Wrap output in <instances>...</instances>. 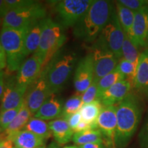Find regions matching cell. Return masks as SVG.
<instances>
[{
  "mask_svg": "<svg viewBox=\"0 0 148 148\" xmlns=\"http://www.w3.org/2000/svg\"><path fill=\"white\" fill-rule=\"evenodd\" d=\"M116 106L114 145L115 148H125L138 128L143 107L138 97L131 92Z\"/></svg>",
  "mask_w": 148,
  "mask_h": 148,
  "instance_id": "obj_1",
  "label": "cell"
},
{
  "mask_svg": "<svg viewBox=\"0 0 148 148\" xmlns=\"http://www.w3.org/2000/svg\"><path fill=\"white\" fill-rule=\"evenodd\" d=\"M115 10L110 1L95 0L84 16L73 27V35L85 42L97 40Z\"/></svg>",
  "mask_w": 148,
  "mask_h": 148,
  "instance_id": "obj_2",
  "label": "cell"
},
{
  "mask_svg": "<svg viewBox=\"0 0 148 148\" xmlns=\"http://www.w3.org/2000/svg\"><path fill=\"white\" fill-rule=\"evenodd\" d=\"M41 36L39 46L34 54L42 63V70L54 56L60 50L66 41L64 27L51 18L40 20Z\"/></svg>",
  "mask_w": 148,
  "mask_h": 148,
  "instance_id": "obj_3",
  "label": "cell"
},
{
  "mask_svg": "<svg viewBox=\"0 0 148 148\" xmlns=\"http://www.w3.org/2000/svg\"><path fill=\"white\" fill-rule=\"evenodd\" d=\"M77 60L75 53L60 50L42 70L41 74L45 77L51 93H57L64 87Z\"/></svg>",
  "mask_w": 148,
  "mask_h": 148,
  "instance_id": "obj_4",
  "label": "cell"
},
{
  "mask_svg": "<svg viewBox=\"0 0 148 148\" xmlns=\"http://www.w3.org/2000/svg\"><path fill=\"white\" fill-rule=\"evenodd\" d=\"M27 28L16 29L2 27L0 30V43L2 45L7 58L5 75H12L18 71L25 60L24 40Z\"/></svg>",
  "mask_w": 148,
  "mask_h": 148,
  "instance_id": "obj_5",
  "label": "cell"
},
{
  "mask_svg": "<svg viewBox=\"0 0 148 148\" xmlns=\"http://www.w3.org/2000/svg\"><path fill=\"white\" fill-rule=\"evenodd\" d=\"M46 9L41 3L34 1L32 4L10 10L3 18V27L22 29L46 17Z\"/></svg>",
  "mask_w": 148,
  "mask_h": 148,
  "instance_id": "obj_6",
  "label": "cell"
},
{
  "mask_svg": "<svg viewBox=\"0 0 148 148\" xmlns=\"http://www.w3.org/2000/svg\"><path fill=\"white\" fill-rule=\"evenodd\" d=\"M124 38L125 32L119 23L115 9L95 42L106 47L119 60L123 56L122 46Z\"/></svg>",
  "mask_w": 148,
  "mask_h": 148,
  "instance_id": "obj_7",
  "label": "cell"
},
{
  "mask_svg": "<svg viewBox=\"0 0 148 148\" xmlns=\"http://www.w3.org/2000/svg\"><path fill=\"white\" fill-rule=\"evenodd\" d=\"M93 0H62L55 3L59 23L64 27H74L87 12Z\"/></svg>",
  "mask_w": 148,
  "mask_h": 148,
  "instance_id": "obj_8",
  "label": "cell"
},
{
  "mask_svg": "<svg viewBox=\"0 0 148 148\" xmlns=\"http://www.w3.org/2000/svg\"><path fill=\"white\" fill-rule=\"evenodd\" d=\"M94 63V79L98 82L101 78L115 69L119 59L104 46L95 42L92 47Z\"/></svg>",
  "mask_w": 148,
  "mask_h": 148,
  "instance_id": "obj_9",
  "label": "cell"
},
{
  "mask_svg": "<svg viewBox=\"0 0 148 148\" xmlns=\"http://www.w3.org/2000/svg\"><path fill=\"white\" fill-rule=\"evenodd\" d=\"M27 88L18 84L16 75H5L4 90L1 99L0 111L16 108L21 106Z\"/></svg>",
  "mask_w": 148,
  "mask_h": 148,
  "instance_id": "obj_10",
  "label": "cell"
},
{
  "mask_svg": "<svg viewBox=\"0 0 148 148\" xmlns=\"http://www.w3.org/2000/svg\"><path fill=\"white\" fill-rule=\"evenodd\" d=\"M52 95L43 75L40 76L32 85L27 88L24 101L32 112L36 113L45 101Z\"/></svg>",
  "mask_w": 148,
  "mask_h": 148,
  "instance_id": "obj_11",
  "label": "cell"
},
{
  "mask_svg": "<svg viewBox=\"0 0 148 148\" xmlns=\"http://www.w3.org/2000/svg\"><path fill=\"white\" fill-rule=\"evenodd\" d=\"M116 106H103L99 114L97 125L103 136L105 146L115 148L114 136L116 128Z\"/></svg>",
  "mask_w": 148,
  "mask_h": 148,
  "instance_id": "obj_12",
  "label": "cell"
},
{
  "mask_svg": "<svg viewBox=\"0 0 148 148\" xmlns=\"http://www.w3.org/2000/svg\"><path fill=\"white\" fill-rule=\"evenodd\" d=\"M94 79V63L92 53L79 61L74 75L73 84L77 93L82 94L89 87Z\"/></svg>",
  "mask_w": 148,
  "mask_h": 148,
  "instance_id": "obj_13",
  "label": "cell"
},
{
  "mask_svg": "<svg viewBox=\"0 0 148 148\" xmlns=\"http://www.w3.org/2000/svg\"><path fill=\"white\" fill-rule=\"evenodd\" d=\"M42 72V63L34 54L24 60L16 73V80L18 84L28 88L32 85Z\"/></svg>",
  "mask_w": 148,
  "mask_h": 148,
  "instance_id": "obj_14",
  "label": "cell"
},
{
  "mask_svg": "<svg viewBox=\"0 0 148 148\" xmlns=\"http://www.w3.org/2000/svg\"><path fill=\"white\" fill-rule=\"evenodd\" d=\"M128 36L138 47L148 48V6L135 12L132 32Z\"/></svg>",
  "mask_w": 148,
  "mask_h": 148,
  "instance_id": "obj_15",
  "label": "cell"
},
{
  "mask_svg": "<svg viewBox=\"0 0 148 148\" xmlns=\"http://www.w3.org/2000/svg\"><path fill=\"white\" fill-rule=\"evenodd\" d=\"M131 84L127 79L120 81L107 89L99 100L103 106H115L121 102L130 92Z\"/></svg>",
  "mask_w": 148,
  "mask_h": 148,
  "instance_id": "obj_16",
  "label": "cell"
},
{
  "mask_svg": "<svg viewBox=\"0 0 148 148\" xmlns=\"http://www.w3.org/2000/svg\"><path fill=\"white\" fill-rule=\"evenodd\" d=\"M132 82L136 90L148 97V48L140 53Z\"/></svg>",
  "mask_w": 148,
  "mask_h": 148,
  "instance_id": "obj_17",
  "label": "cell"
},
{
  "mask_svg": "<svg viewBox=\"0 0 148 148\" xmlns=\"http://www.w3.org/2000/svg\"><path fill=\"white\" fill-rule=\"evenodd\" d=\"M63 106L62 99L56 94H52L34 114V117L44 121L56 119L62 116Z\"/></svg>",
  "mask_w": 148,
  "mask_h": 148,
  "instance_id": "obj_18",
  "label": "cell"
},
{
  "mask_svg": "<svg viewBox=\"0 0 148 148\" xmlns=\"http://www.w3.org/2000/svg\"><path fill=\"white\" fill-rule=\"evenodd\" d=\"M6 138L12 140L16 148H38L45 146L47 141L45 138L26 130L6 135Z\"/></svg>",
  "mask_w": 148,
  "mask_h": 148,
  "instance_id": "obj_19",
  "label": "cell"
},
{
  "mask_svg": "<svg viewBox=\"0 0 148 148\" xmlns=\"http://www.w3.org/2000/svg\"><path fill=\"white\" fill-rule=\"evenodd\" d=\"M49 127L53 138L58 144L69 143L73 136V131L70 127L66 119L60 117L49 122Z\"/></svg>",
  "mask_w": 148,
  "mask_h": 148,
  "instance_id": "obj_20",
  "label": "cell"
},
{
  "mask_svg": "<svg viewBox=\"0 0 148 148\" xmlns=\"http://www.w3.org/2000/svg\"><path fill=\"white\" fill-rule=\"evenodd\" d=\"M40 21L36 22L27 28L24 40V52L26 58L32 53H34L39 46L41 36Z\"/></svg>",
  "mask_w": 148,
  "mask_h": 148,
  "instance_id": "obj_21",
  "label": "cell"
},
{
  "mask_svg": "<svg viewBox=\"0 0 148 148\" xmlns=\"http://www.w3.org/2000/svg\"><path fill=\"white\" fill-rule=\"evenodd\" d=\"M32 112H30L25 104V101H23L19 112L12 121V123L4 130L5 134L10 135L23 130L27 123H28L29 119L32 118Z\"/></svg>",
  "mask_w": 148,
  "mask_h": 148,
  "instance_id": "obj_22",
  "label": "cell"
},
{
  "mask_svg": "<svg viewBox=\"0 0 148 148\" xmlns=\"http://www.w3.org/2000/svg\"><path fill=\"white\" fill-rule=\"evenodd\" d=\"M103 107L101 101L97 99L92 101L91 103L83 104L79 112L82 120L92 125L96 129H97V120Z\"/></svg>",
  "mask_w": 148,
  "mask_h": 148,
  "instance_id": "obj_23",
  "label": "cell"
},
{
  "mask_svg": "<svg viewBox=\"0 0 148 148\" xmlns=\"http://www.w3.org/2000/svg\"><path fill=\"white\" fill-rule=\"evenodd\" d=\"M124 79H126V77L116 67L110 73L107 74L106 75L101 78L97 82V100H99L101 95L107 89L113 86L116 83Z\"/></svg>",
  "mask_w": 148,
  "mask_h": 148,
  "instance_id": "obj_24",
  "label": "cell"
},
{
  "mask_svg": "<svg viewBox=\"0 0 148 148\" xmlns=\"http://www.w3.org/2000/svg\"><path fill=\"white\" fill-rule=\"evenodd\" d=\"M116 12L125 34L130 36L132 32L135 12L123 6L118 1L116 2Z\"/></svg>",
  "mask_w": 148,
  "mask_h": 148,
  "instance_id": "obj_25",
  "label": "cell"
},
{
  "mask_svg": "<svg viewBox=\"0 0 148 148\" xmlns=\"http://www.w3.org/2000/svg\"><path fill=\"white\" fill-rule=\"evenodd\" d=\"M27 131L34 133L35 134L38 135L41 137L47 140L51 136V132L49 127V123L40 119L36 117H32L27 125H25V128Z\"/></svg>",
  "mask_w": 148,
  "mask_h": 148,
  "instance_id": "obj_26",
  "label": "cell"
},
{
  "mask_svg": "<svg viewBox=\"0 0 148 148\" xmlns=\"http://www.w3.org/2000/svg\"><path fill=\"white\" fill-rule=\"evenodd\" d=\"M72 140L77 145H82L90 143H95L103 140V136L99 130H88L83 132H75Z\"/></svg>",
  "mask_w": 148,
  "mask_h": 148,
  "instance_id": "obj_27",
  "label": "cell"
},
{
  "mask_svg": "<svg viewBox=\"0 0 148 148\" xmlns=\"http://www.w3.org/2000/svg\"><path fill=\"white\" fill-rule=\"evenodd\" d=\"M140 53L138 51V47L132 42L131 38L125 34L124 40L122 46V55L123 58L136 66Z\"/></svg>",
  "mask_w": 148,
  "mask_h": 148,
  "instance_id": "obj_28",
  "label": "cell"
},
{
  "mask_svg": "<svg viewBox=\"0 0 148 148\" xmlns=\"http://www.w3.org/2000/svg\"><path fill=\"white\" fill-rule=\"evenodd\" d=\"M83 105L82 95L75 93L71 95L64 103L63 111H62V118H66L75 112H78Z\"/></svg>",
  "mask_w": 148,
  "mask_h": 148,
  "instance_id": "obj_29",
  "label": "cell"
},
{
  "mask_svg": "<svg viewBox=\"0 0 148 148\" xmlns=\"http://www.w3.org/2000/svg\"><path fill=\"white\" fill-rule=\"evenodd\" d=\"M21 108V106H19L16 108L0 111V127L2 128L3 130H5L12 123V121L19 112Z\"/></svg>",
  "mask_w": 148,
  "mask_h": 148,
  "instance_id": "obj_30",
  "label": "cell"
},
{
  "mask_svg": "<svg viewBox=\"0 0 148 148\" xmlns=\"http://www.w3.org/2000/svg\"><path fill=\"white\" fill-rule=\"evenodd\" d=\"M116 68L126 77V78L129 77L133 80L136 69V66L135 64L124 58H121L116 66Z\"/></svg>",
  "mask_w": 148,
  "mask_h": 148,
  "instance_id": "obj_31",
  "label": "cell"
},
{
  "mask_svg": "<svg viewBox=\"0 0 148 148\" xmlns=\"http://www.w3.org/2000/svg\"><path fill=\"white\" fill-rule=\"evenodd\" d=\"M97 82L93 80L90 86L83 92L82 95V99L83 104L91 103L92 101L97 100Z\"/></svg>",
  "mask_w": 148,
  "mask_h": 148,
  "instance_id": "obj_32",
  "label": "cell"
},
{
  "mask_svg": "<svg viewBox=\"0 0 148 148\" xmlns=\"http://www.w3.org/2000/svg\"><path fill=\"white\" fill-rule=\"evenodd\" d=\"M117 1L123 6L126 7L135 12L148 6L147 0H120Z\"/></svg>",
  "mask_w": 148,
  "mask_h": 148,
  "instance_id": "obj_33",
  "label": "cell"
},
{
  "mask_svg": "<svg viewBox=\"0 0 148 148\" xmlns=\"http://www.w3.org/2000/svg\"><path fill=\"white\" fill-rule=\"evenodd\" d=\"M138 142L141 148H148V112L138 134Z\"/></svg>",
  "mask_w": 148,
  "mask_h": 148,
  "instance_id": "obj_34",
  "label": "cell"
},
{
  "mask_svg": "<svg viewBox=\"0 0 148 148\" xmlns=\"http://www.w3.org/2000/svg\"><path fill=\"white\" fill-rule=\"evenodd\" d=\"M64 119H66L70 127L74 132V130L76 128L79 122L82 121V116H81V114L78 111V112H75V113L71 114V115L67 116V117L64 118Z\"/></svg>",
  "mask_w": 148,
  "mask_h": 148,
  "instance_id": "obj_35",
  "label": "cell"
},
{
  "mask_svg": "<svg viewBox=\"0 0 148 148\" xmlns=\"http://www.w3.org/2000/svg\"><path fill=\"white\" fill-rule=\"evenodd\" d=\"M88 130H97L93 125L90 124V123H87V122L84 121V120L82 119V121L79 123V124L77 125L76 128L74 130V132H83V131Z\"/></svg>",
  "mask_w": 148,
  "mask_h": 148,
  "instance_id": "obj_36",
  "label": "cell"
},
{
  "mask_svg": "<svg viewBox=\"0 0 148 148\" xmlns=\"http://www.w3.org/2000/svg\"><path fill=\"white\" fill-rule=\"evenodd\" d=\"M7 66V58L6 53H5L4 49L2 45L0 43V69L3 70Z\"/></svg>",
  "mask_w": 148,
  "mask_h": 148,
  "instance_id": "obj_37",
  "label": "cell"
},
{
  "mask_svg": "<svg viewBox=\"0 0 148 148\" xmlns=\"http://www.w3.org/2000/svg\"><path fill=\"white\" fill-rule=\"evenodd\" d=\"M104 143L103 140L98 142H95V143H90L84 145L78 146V148H105Z\"/></svg>",
  "mask_w": 148,
  "mask_h": 148,
  "instance_id": "obj_38",
  "label": "cell"
},
{
  "mask_svg": "<svg viewBox=\"0 0 148 148\" xmlns=\"http://www.w3.org/2000/svg\"><path fill=\"white\" fill-rule=\"evenodd\" d=\"M9 11V9L7 6L6 3H5V1L3 0H0V18H3V17L5 16Z\"/></svg>",
  "mask_w": 148,
  "mask_h": 148,
  "instance_id": "obj_39",
  "label": "cell"
},
{
  "mask_svg": "<svg viewBox=\"0 0 148 148\" xmlns=\"http://www.w3.org/2000/svg\"><path fill=\"white\" fill-rule=\"evenodd\" d=\"M4 78L5 72L0 69V100L2 97L3 90H4Z\"/></svg>",
  "mask_w": 148,
  "mask_h": 148,
  "instance_id": "obj_40",
  "label": "cell"
},
{
  "mask_svg": "<svg viewBox=\"0 0 148 148\" xmlns=\"http://www.w3.org/2000/svg\"><path fill=\"white\" fill-rule=\"evenodd\" d=\"M13 142L8 138H5L0 143V148H13Z\"/></svg>",
  "mask_w": 148,
  "mask_h": 148,
  "instance_id": "obj_41",
  "label": "cell"
},
{
  "mask_svg": "<svg viewBox=\"0 0 148 148\" xmlns=\"http://www.w3.org/2000/svg\"><path fill=\"white\" fill-rule=\"evenodd\" d=\"M46 148H59V146L56 143H55V142H53V143L49 144V145H48V147H46Z\"/></svg>",
  "mask_w": 148,
  "mask_h": 148,
  "instance_id": "obj_42",
  "label": "cell"
},
{
  "mask_svg": "<svg viewBox=\"0 0 148 148\" xmlns=\"http://www.w3.org/2000/svg\"><path fill=\"white\" fill-rule=\"evenodd\" d=\"M5 138H6V134H5L4 131H3V132L1 133V134H0V143H1L2 140L5 139Z\"/></svg>",
  "mask_w": 148,
  "mask_h": 148,
  "instance_id": "obj_43",
  "label": "cell"
},
{
  "mask_svg": "<svg viewBox=\"0 0 148 148\" xmlns=\"http://www.w3.org/2000/svg\"><path fill=\"white\" fill-rule=\"evenodd\" d=\"M63 148H78V147H77V146H75V145H69V146H65V147H64Z\"/></svg>",
  "mask_w": 148,
  "mask_h": 148,
  "instance_id": "obj_44",
  "label": "cell"
},
{
  "mask_svg": "<svg viewBox=\"0 0 148 148\" xmlns=\"http://www.w3.org/2000/svg\"><path fill=\"white\" fill-rule=\"evenodd\" d=\"M2 131H3L2 128H1V127H0V134H1V133H2Z\"/></svg>",
  "mask_w": 148,
  "mask_h": 148,
  "instance_id": "obj_45",
  "label": "cell"
},
{
  "mask_svg": "<svg viewBox=\"0 0 148 148\" xmlns=\"http://www.w3.org/2000/svg\"><path fill=\"white\" fill-rule=\"evenodd\" d=\"M13 148H16V147H13ZM38 148H46L45 146H42V147H38Z\"/></svg>",
  "mask_w": 148,
  "mask_h": 148,
  "instance_id": "obj_46",
  "label": "cell"
},
{
  "mask_svg": "<svg viewBox=\"0 0 148 148\" xmlns=\"http://www.w3.org/2000/svg\"><path fill=\"white\" fill-rule=\"evenodd\" d=\"M105 148H112V147H108V146H106V147H105Z\"/></svg>",
  "mask_w": 148,
  "mask_h": 148,
  "instance_id": "obj_47",
  "label": "cell"
},
{
  "mask_svg": "<svg viewBox=\"0 0 148 148\" xmlns=\"http://www.w3.org/2000/svg\"><path fill=\"white\" fill-rule=\"evenodd\" d=\"M1 18H0V25H1Z\"/></svg>",
  "mask_w": 148,
  "mask_h": 148,
  "instance_id": "obj_48",
  "label": "cell"
}]
</instances>
